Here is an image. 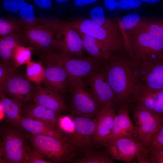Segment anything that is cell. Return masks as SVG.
<instances>
[{
    "label": "cell",
    "mask_w": 163,
    "mask_h": 163,
    "mask_svg": "<svg viewBox=\"0 0 163 163\" xmlns=\"http://www.w3.org/2000/svg\"><path fill=\"white\" fill-rule=\"evenodd\" d=\"M24 26L22 22L13 19L0 18V36H5L13 33H23Z\"/></svg>",
    "instance_id": "cell-29"
},
{
    "label": "cell",
    "mask_w": 163,
    "mask_h": 163,
    "mask_svg": "<svg viewBox=\"0 0 163 163\" xmlns=\"http://www.w3.org/2000/svg\"><path fill=\"white\" fill-rule=\"evenodd\" d=\"M32 100L34 103L59 113L70 110L60 94L46 86L37 85Z\"/></svg>",
    "instance_id": "cell-18"
},
{
    "label": "cell",
    "mask_w": 163,
    "mask_h": 163,
    "mask_svg": "<svg viewBox=\"0 0 163 163\" xmlns=\"http://www.w3.org/2000/svg\"><path fill=\"white\" fill-rule=\"evenodd\" d=\"M136 139L147 146L163 121V119L148 110L135 105L132 110Z\"/></svg>",
    "instance_id": "cell-8"
},
{
    "label": "cell",
    "mask_w": 163,
    "mask_h": 163,
    "mask_svg": "<svg viewBox=\"0 0 163 163\" xmlns=\"http://www.w3.org/2000/svg\"><path fill=\"white\" fill-rule=\"evenodd\" d=\"M0 104L4 110L7 119L15 125L22 116L23 104L14 99L9 98L0 91Z\"/></svg>",
    "instance_id": "cell-24"
},
{
    "label": "cell",
    "mask_w": 163,
    "mask_h": 163,
    "mask_svg": "<svg viewBox=\"0 0 163 163\" xmlns=\"http://www.w3.org/2000/svg\"><path fill=\"white\" fill-rule=\"evenodd\" d=\"M60 24L56 18L39 19L35 25L24 26L23 34L34 50L56 51Z\"/></svg>",
    "instance_id": "cell-6"
},
{
    "label": "cell",
    "mask_w": 163,
    "mask_h": 163,
    "mask_svg": "<svg viewBox=\"0 0 163 163\" xmlns=\"http://www.w3.org/2000/svg\"><path fill=\"white\" fill-rule=\"evenodd\" d=\"M116 113L114 105L101 107L96 116L93 142L101 144L112 129Z\"/></svg>",
    "instance_id": "cell-20"
},
{
    "label": "cell",
    "mask_w": 163,
    "mask_h": 163,
    "mask_svg": "<svg viewBox=\"0 0 163 163\" xmlns=\"http://www.w3.org/2000/svg\"><path fill=\"white\" fill-rule=\"evenodd\" d=\"M72 161L76 163H114L110 155L105 153L94 151L88 152L81 159H75Z\"/></svg>",
    "instance_id": "cell-31"
},
{
    "label": "cell",
    "mask_w": 163,
    "mask_h": 163,
    "mask_svg": "<svg viewBox=\"0 0 163 163\" xmlns=\"http://www.w3.org/2000/svg\"><path fill=\"white\" fill-rule=\"evenodd\" d=\"M26 77L37 85L43 83L45 69L41 61L37 62L30 61L26 64Z\"/></svg>",
    "instance_id": "cell-25"
},
{
    "label": "cell",
    "mask_w": 163,
    "mask_h": 163,
    "mask_svg": "<svg viewBox=\"0 0 163 163\" xmlns=\"http://www.w3.org/2000/svg\"><path fill=\"white\" fill-rule=\"evenodd\" d=\"M56 51L67 57H83L85 51L78 31L69 22H60Z\"/></svg>",
    "instance_id": "cell-9"
},
{
    "label": "cell",
    "mask_w": 163,
    "mask_h": 163,
    "mask_svg": "<svg viewBox=\"0 0 163 163\" xmlns=\"http://www.w3.org/2000/svg\"><path fill=\"white\" fill-rule=\"evenodd\" d=\"M35 4L39 8L45 9L50 8L52 6L51 0H33Z\"/></svg>",
    "instance_id": "cell-40"
},
{
    "label": "cell",
    "mask_w": 163,
    "mask_h": 163,
    "mask_svg": "<svg viewBox=\"0 0 163 163\" xmlns=\"http://www.w3.org/2000/svg\"><path fill=\"white\" fill-rule=\"evenodd\" d=\"M145 147L149 149H163V121L149 145Z\"/></svg>",
    "instance_id": "cell-36"
},
{
    "label": "cell",
    "mask_w": 163,
    "mask_h": 163,
    "mask_svg": "<svg viewBox=\"0 0 163 163\" xmlns=\"http://www.w3.org/2000/svg\"><path fill=\"white\" fill-rule=\"evenodd\" d=\"M141 5L139 0H118L116 1V8L119 9L127 10L139 8Z\"/></svg>",
    "instance_id": "cell-38"
},
{
    "label": "cell",
    "mask_w": 163,
    "mask_h": 163,
    "mask_svg": "<svg viewBox=\"0 0 163 163\" xmlns=\"http://www.w3.org/2000/svg\"><path fill=\"white\" fill-rule=\"evenodd\" d=\"M78 31L81 38L85 51L96 61L103 64L111 58L97 39L91 36Z\"/></svg>",
    "instance_id": "cell-22"
},
{
    "label": "cell",
    "mask_w": 163,
    "mask_h": 163,
    "mask_svg": "<svg viewBox=\"0 0 163 163\" xmlns=\"http://www.w3.org/2000/svg\"><path fill=\"white\" fill-rule=\"evenodd\" d=\"M136 159L138 163H163V149H149L144 146Z\"/></svg>",
    "instance_id": "cell-27"
},
{
    "label": "cell",
    "mask_w": 163,
    "mask_h": 163,
    "mask_svg": "<svg viewBox=\"0 0 163 163\" xmlns=\"http://www.w3.org/2000/svg\"><path fill=\"white\" fill-rule=\"evenodd\" d=\"M104 5L109 10H114L116 8V0H103Z\"/></svg>",
    "instance_id": "cell-41"
},
{
    "label": "cell",
    "mask_w": 163,
    "mask_h": 163,
    "mask_svg": "<svg viewBox=\"0 0 163 163\" xmlns=\"http://www.w3.org/2000/svg\"><path fill=\"white\" fill-rule=\"evenodd\" d=\"M17 126L4 129L0 143V163H28L25 134Z\"/></svg>",
    "instance_id": "cell-5"
},
{
    "label": "cell",
    "mask_w": 163,
    "mask_h": 163,
    "mask_svg": "<svg viewBox=\"0 0 163 163\" xmlns=\"http://www.w3.org/2000/svg\"><path fill=\"white\" fill-rule=\"evenodd\" d=\"M55 0L58 3H62L68 1L69 0Z\"/></svg>",
    "instance_id": "cell-44"
},
{
    "label": "cell",
    "mask_w": 163,
    "mask_h": 163,
    "mask_svg": "<svg viewBox=\"0 0 163 163\" xmlns=\"http://www.w3.org/2000/svg\"><path fill=\"white\" fill-rule=\"evenodd\" d=\"M51 58L64 68L69 76L81 79L102 67L103 64L97 62L91 57H67L54 51Z\"/></svg>",
    "instance_id": "cell-10"
},
{
    "label": "cell",
    "mask_w": 163,
    "mask_h": 163,
    "mask_svg": "<svg viewBox=\"0 0 163 163\" xmlns=\"http://www.w3.org/2000/svg\"><path fill=\"white\" fill-rule=\"evenodd\" d=\"M113 160L131 163L136 159L144 145L137 139L123 137L103 143Z\"/></svg>",
    "instance_id": "cell-11"
},
{
    "label": "cell",
    "mask_w": 163,
    "mask_h": 163,
    "mask_svg": "<svg viewBox=\"0 0 163 163\" xmlns=\"http://www.w3.org/2000/svg\"><path fill=\"white\" fill-rule=\"evenodd\" d=\"M23 35V33H13L1 37L0 63L13 64V56L14 52L17 45L20 44Z\"/></svg>",
    "instance_id": "cell-23"
},
{
    "label": "cell",
    "mask_w": 163,
    "mask_h": 163,
    "mask_svg": "<svg viewBox=\"0 0 163 163\" xmlns=\"http://www.w3.org/2000/svg\"><path fill=\"white\" fill-rule=\"evenodd\" d=\"M126 32L128 52L139 64L163 58V40L152 36L137 27Z\"/></svg>",
    "instance_id": "cell-3"
},
{
    "label": "cell",
    "mask_w": 163,
    "mask_h": 163,
    "mask_svg": "<svg viewBox=\"0 0 163 163\" xmlns=\"http://www.w3.org/2000/svg\"><path fill=\"white\" fill-rule=\"evenodd\" d=\"M83 78L85 83L101 107L114 105L116 103L115 94L106 79L102 67Z\"/></svg>",
    "instance_id": "cell-12"
},
{
    "label": "cell",
    "mask_w": 163,
    "mask_h": 163,
    "mask_svg": "<svg viewBox=\"0 0 163 163\" xmlns=\"http://www.w3.org/2000/svg\"><path fill=\"white\" fill-rule=\"evenodd\" d=\"M25 136L32 147L49 163L71 162L76 148L69 140L27 132Z\"/></svg>",
    "instance_id": "cell-4"
},
{
    "label": "cell",
    "mask_w": 163,
    "mask_h": 163,
    "mask_svg": "<svg viewBox=\"0 0 163 163\" xmlns=\"http://www.w3.org/2000/svg\"><path fill=\"white\" fill-rule=\"evenodd\" d=\"M58 127L65 136L69 139L73 129V119L65 116L58 118Z\"/></svg>",
    "instance_id": "cell-34"
},
{
    "label": "cell",
    "mask_w": 163,
    "mask_h": 163,
    "mask_svg": "<svg viewBox=\"0 0 163 163\" xmlns=\"http://www.w3.org/2000/svg\"><path fill=\"white\" fill-rule=\"evenodd\" d=\"M69 77L72 94L70 111L88 118L96 116L101 108L98 103L86 90L81 79L71 76Z\"/></svg>",
    "instance_id": "cell-7"
},
{
    "label": "cell",
    "mask_w": 163,
    "mask_h": 163,
    "mask_svg": "<svg viewBox=\"0 0 163 163\" xmlns=\"http://www.w3.org/2000/svg\"><path fill=\"white\" fill-rule=\"evenodd\" d=\"M123 137L136 139L135 125L130 118L128 106L125 103L122 105L116 114L110 133L101 144L102 145L105 142Z\"/></svg>",
    "instance_id": "cell-17"
},
{
    "label": "cell",
    "mask_w": 163,
    "mask_h": 163,
    "mask_svg": "<svg viewBox=\"0 0 163 163\" xmlns=\"http://www.w3.org/2000/svg\"><path fill=\"white\" fill-rule=\"evenodd\" d=\"M25 2L24 0H4L2 5L5 11L15 13L20 11Z\"/></svg>",
    "instance_id": "cell-37"
},
{
    "label": "cell",
    "mask_w": 163,
    "mask_h": 163,
    "mask_svg": "<svg viewBox=\"0 0 163 163\" xmlns=\"http://www.w3.org/2000/svg\"><path fill=\"white\" fill-rule=\"evenodd\" d=\"M21 21L24 26H32L37 23L39 19L35 16L33 5L25 2L19 12Z\"/></svg>",
    "instance_id": "cell-32"
},
{
    "label": "cell",
    "mask_w": 163,
    "mask_h": 163,
    "mask_svg": "<svg viewBox=\"0 0 163 163\" xmlns=\"http://www.w3.org/2000/svg\"><path fill=\"white\" fill-rule=\"evenodd\" d=\"M152 36L163 40V20H142L136 27Z\"/></svg>",
    "instance_id": "cell-26"
},
{
    "label": "cell",
    "mask_w": 163,
    "mask_h": 163,
    "mask_svg": "<svg viewBox=\"0 0 163 163\" xmlns=\"http://www.w3.org/2000/svg\"><path fill=\"white\" fill-rule=\"evenodd\" d=\"M34 89L26 77L15 73L0 87V91L23 104L32 99Z\"/></svg>",
    "instance_id": "cell-13"
},
{
    "label": "cell",
    "mask_w": 163,
    "mask_h": 163,
    "mask_svg": "<svg viewBox=\"0 0 163 163\" xmlns=\"http://www.w3.org/2000/svg\"><path fill=\"white\" fill-rule=\"evenodd\" d=\"M14 126L31 134L43 135L60 139L68 140L57 127L31 118L22 116Z\"/></svg>",
    "instance_id": "cell-19"
},
{
    "label": "cell",
    "mask_w": 163,
    "mask_h": 163,
    "mask_svg": "<svg viewBox=\"0 0 163 163\" xmlns=\"http://www.w3.org/2000/svg\"><path fill=\"white\" fill-rule=\"evenodd\" d=\"M33 50L34 48L32 46H25L18 44L15 49L13 56L14 68L17 69L31 61Z\"/></svg>",
    "instance_id": "cell-28"
},
{
    "label": "cell",
    "mask_w": 163,
    "mask_h": 163,
    "mask_svg": "<svg viewBox=\"0 0 163 163\" xmlns=\"http://www.w3.org/2000/svg\"><path fill=\"white\" fill-rule=\"evenodd\" d=\"M73 27L97 39L111 57L120 54L125 48L124 35L119 25L112 27L95 24L91 20L77 19L69 22Z\"/></svg>",
    "instance_id": "cell-2"
},
{
    "label": "cell",
    "mask_w": 163,
    "mask_h": 163,
    "mask_svg": "<svg viewBox=\"0 0 163 163\" xmlns=\"http://www.w3.org/2000/svg\"><path fill=\"white\" fill-rule=\"evenodd\" d=\"M139 65L137 82L154 90H163V58Z\"/></svg>",
    "instance_id": "cell-16"
},
{
    "label": "cell",
    "mask_w": 163,
    "mask_h": 163,
    "mask_svg": "<svg viewBox=\"0 0 163 163\" xmlns=\"http://www.w3.org/2000/svg\"><path fill=\"white\" fill-rule=\"evenodd\" d=\"M22 113L24 116L37 120L58 127L59 113L43 106L35 103L30 104L22 110Z\"/></svg>",
    "instance_id": "cell-21"
},
{
    "label": "cell",
    "mask_w": 163,
    "mask_h": 163,
    "mask_svg": "<svg viewBox=\"0 0 163 163\" xmlns=\"http://www.w3.org/2000/svg\"><path fill=\"white\" fill-rule=\"evenodd\" d=\"M141 20L139 15L136 13H131L124 16L119 23L121 28L126 32L131 30L137 27Z\"/></svg>",
    "instance_id": "cell-33"
},
{
    "label": "cell",
    "mask_w": 163,
    "mask_h": 163,
    "mask_svg": "<svg viewBox=\"0 0 163 163\" xmlns=\"http://www.w3.org/2000/svg\"><path fill=\"white\" fill-rule=\"evenodd\" d=\"M27 152L28 158V163H49L45 160L36 150L28 145Z\"/></svg>",
    "instance_id": "cell-39"
},
{
    "label": "cell",
    "mask_w": 163,
    "mask_h": 163,
    "mask_svg": "<svg viewBox=\"0 0 163 163\" xmlns=\"http://www.w3.org/2000/svg\"><path fill=\"white\" fill-rule=\"evenodd\" d=\"M73 119V129L69 138L75 148L84 149L90 147L93 142L96 119L81 116Z\"/></svg>",
    "instance_id": "cell-14"
},
{
    "label": "cell",
    "mask_w": 163,
    "mask_h": 163,
    "mask_svg": "<svg viewBox=\"0 0 163 163\" xmlns=\"http://www.w3.org/2000/svg\"><path fill=\"white\" fill-rule=\"evenodd\" d=\"M97 0H75V4L77 6H82L94 3Z\"/></svg>",
    "instance_id": "cell-42"
},
{
    "label": "cell",
    "mask_w": 163,
    "mask_h": 163,
    "mask_svg": "<svg viewBox=\"0 0 163 163\" xmlns=\"http://www.w3.org/2000/svg\"><path fill=\"white\" fill-rule=\"evenodd\" d=\"M140 1L148 3H156L160 0H139Z\"/></svg>",
    "instance_id": "cell-43"
},
{
    "label": "cell",
    "mask_w": 163,
    "mask_h": 163,
    "mask_svg": "<svg viewBox=\"0 0 163 163\" xmlns=\"http://www.w3.org/2000/svg\"><path fill=\"white\" fill-rule=\"evenodd\" d=\"M16 69L11 63H0V87L7 80L16 73Z\"/></svg>",
    "instance_id": "cell-35"
},
{
    "label": "cell",
    "mask_w": 163,
    "mask_h": 163,
    "mask_svg": "<svg viewBox=\"0 0 163 163\" xmlns=\"http://www.w3.org/2000/svg\"><path fill=\"white\" fill-rule=\"evenodd\" d=\"M91 20L95 24L103 27H112L117 26L119 23L112 19L106 18L103 8L97 6L93 8L90 12Z\"/></svg>",
    "instance_id": "cell-30"
},
{
    "label": "cell",
    "mask_w": 163,
    "mask_h": 163,
    "mask_svg": "<svg viewBox=\"0 0 163 163\" xmlns=\"http://www.w3.org/2000/svg\"><path fill=\"white\" fill-rule=\"evenodd\" d=\"M46 65L43 84L46 87L60 94L65 92L69 87V75L59 64L44 57H39Z\"/></svg>",
    "instance_id": "cell-15"
},
{
    "label": "cell",
    "mask_w": 163,
    "mask_h": 163,
    "mask_svg": "<svg viewBox=\"0 0 163 163\" xmlns=\"http://www.w3.org/2000/svg\"><path fill=\"white\" fill-rule=\"evenodd\" d=\"M104 64L103 70L114 94L115 102L122 105L129 98L137 82L139 64L120 54L110 58Z\"/></svg>",
    "instance_id": "cell-1"
}]
</instances>
